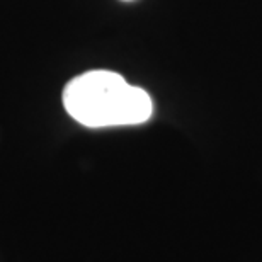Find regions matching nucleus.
I'll list each match as a JSON object with an SVG mask.
<instances>
[{
    "label": "nucleus",
    "mask_w": 262,
    "mask_h": 262,
    "mask_svg": "<svg viewBox=\"0 0 262 262\" xmlns=\"http://www.w3.org/2000/svg\"><path fill=\"white\" fill-rule=\"evenodd\" d=\"M67 113L87 128L131 126L148 121L154 102L143 89L119 73L92 70L72 78L63 89Z\"/></svg>",
    "instance_id": "nucleus-1"
}]
</instances>
